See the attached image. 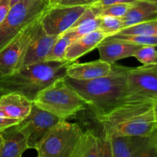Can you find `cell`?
<instances>
[{
    "label": "cell",
    "instance_id": "1",
    "mask_svg": "<svg viewBox=\"0 0 157 157\" xmlns=\"http://www.w3.org/2000/svg\"><path fill=\"white\" fill-rule=\"evenodd\" d=\"M126 67L113 64L111 73L91 80H77L66 76L64 81L75 90L93 112L102 116L127 101Z\"/></svg>",
    "mask_w": 157,
    "mask_h": 157
},
{
    "label": "cell",
    "instance_id": "2",
    "mask_svg": "<svg viewBox=\"0 0 157 157\" xmlns=\"http://www.w3.org/2000/svg\"><path fill=\"white\" fill-rule=\"evenodd\" d=\"M105 134L118 136H150L157 130L153 101H127L110 113L95 117Z\"/></svg>",
    "mask_w": 157,
    "mask_h": 157
},
{
    "label": "cell",
    "instance_id": "3",
    "mask_svg": "<svg viewBox=\"0 0 157 157\" xmlns=\"http://www.w3.org/2000/svg\"><path fill=\"white\" fill-rule=\"evenodd\" d=\"M70 61H44L24 65L0 78V97L11 93L23 95L33 102L38 93L60 78H65Z\"/></svg>",
    "mask_w": 157,
    "mask_h": 157
},
{
    "label": "cell",
    "instance_id": "4",
    "mask_svg": "<svg viewBox=\"0 0 157 157\" xmlns=\"http://www.w3.org/2000/svg\"><path fill=\"white\" fill-rule=\"evenodd\" d=\"M33 104L62 120L72 117L87 107L83 98L60 78L43 89L35 97Z\"/></svg>",
    "mask_w": 157,
    "mask_h": 157
},
{
    "label": "cell",
    "instance_id": "5",
    "mask_svg": "<svg viewBox=\"0 0 157 157\" xmlns=\"http://www.w3.org/2000/svg\"><path fill=\"white\" fill-rule=\"evenodd\" d=\"M50 5L49 0H20L11 6L0 26V50L29 25L41 18Z\"/></svg>",
    "mask_w": 157,
    "mask_h": 157
},
{
    "label": "cell",
    "instance_id": "6",
    "mask_svg": "<svg viewBox=\"0 0 157 157\" xmlns=\"http://www.w3.org/2000/svg\"><path fill=\"white\" fill-rule=\"evenodd\" d=\"M78 124L61 120L48 130L35 150L38 157H72L82 133Z\"/></svg>",
    "mask_w": 157,
    "mask_h": 157
},
{
    "label": "cell",
    "instance_id": "7",
    "mask_svg": "<svg viewBox=\"0 0 157 157\" xmlns=\"http://www.w3.org/2000/svg\"><path fill=\"white\" fill-rule=\"evenodd\" d=\"M41 18L29 25L0 50V78L11 75L22 67L26 52L38 30Z\"/></svg>",
    "mask_w": 157,
    "mask_h": 157
},
{
    "label": "cell",
    "instance_id": "8",
    "mask_svg": "<svg viewBox=\"0 0 157 157\" xmlns=\"http://www.w3.org/2000/svg\"><path fill=\"white\" fill-rule=\"evenodd\" d=\"M127 101H157V64L126 67Z\"/></svg>",
    "mask_w": 157,
    "mask_h": 157
},
{
    "label": "cell",
    "instance_id": "9",
    "mask_svg": "<svg viewBox=\"0 0 157 157\" xmlns=\"http://www.w3.org/2000/svg\"><path fill=\"white\" fill-rule=\"evenodd\" d=\"M61 118L33 104L29 114L16 127L25 136L29 149H36L41 140Z\"/></svg>",
    "mask_w": 157,
    "mask_h": 157
},
{
    "label": "cell",
    "instance_id": "10",
    "mask_svg": "<svg viewBox=\"0 0 157 157\" xmlns=\"http://www.w3.org/2000/svg\"><path fill=\"white\" fill-rule=\"evenodd\" d=\"M88 6L50 5L40 22L48 35H61L68 31Z\"/></svg>",
    "mask_w": 157,
    "mask_h": 157
},
{
    "label": "cell",
    "instance_id": "11",
    "mask_svg": "<svg viewBox=\"0 0 157 157\" xmlns=\"http://www.w3.org/2000/svg\"><path fill=\"white\" fill-rule=\"evenodd\" d=\"M108 137L112 157H156L152 135Z\"/></svg>",
    "mask_w": 157,
    "mask_h": 157
},
{
    "label": "cell",
    "instance_id": "12",
    "mask_svg": "<svg viewBox=\"0 0 157 157\" xmlns=\"http://www.w3.org/2000/svg\"><path fill=\"white\" fill-rule=\"evenodd\" d=\"M72 157H112L108 137L98 136L92 130L82 132Z\"/></svg>",
    "mask_w": 157,
    "mask_h": 157
},
{
    "label": "cell",
    "instance_id": "13",
    "mask_svg": "<svg viewBox=\"0 0 157 157\" xmlns=\"http://www.w3.org/2000/svg\"><path fill=\"white\" fill-rule=\"evenodd\" d=\"M141 46L112 36H107L98 44L97 48L99 52L100 59L113 64L121 59L133 57Z\"/></svg>",
    "mask_w": 157,
    "mask_h": 157
},
{
    "label": "cell",
    "instance_id": "14",
    "mask_svg": "<svg viewBox=\"0 0 157 157\" xmlns=\"http://www.w3.org/2000/svg\"><path fill=\"white\" fill-rule=\"evenodd\" d=\"M61 35H48L42 29L40 22L38 29L26 52L24 65L44 62Z\"/></svg>",
    "mask_w": 157,
    "mask_h": 157
},
{
    "label": "cell",
    "instance_id": "15",
    "mask_svg": "<svg viewBox=\"0 0 157 157\" xmlns=\"http://www.w3.org/2000/svg\"><path fill=\"white\" fill-rule=\"evenodd\" d=\"M113 64L101 59L86 63L71 62L67 67L66 76L77 80H91L109 75Z\"/></svg>",
    "mask_w": 157,
    "mask_h": 157
},
{
    "label": "cell",
    "instance_id": "16",
    "mask_svg": "<svg viewBox=\"0 0 157 157\" xmlns=\"http://www.w3.org/2000/svg\"><path fill=\"white\" fill-rule=\"evenodd\" d=\"M33 102L23 95L11 93L0 97V110L8 118L21 121L30 113Z\"/></svg>",
    "mask_w": 157,
    "mask_h": 157
},
{
    "label": "cell",
    "instance_id": "17",
    "mask_svg": "<svg viewBox=\"0 0 157 157\" xmlns=\"http://www.w3.org/2000/svg\"><path fill=\"white\" fill-rule=\"evenodd\" d=\"M0 135L2 141L0 157H21L29 149L25 136L16 125L0 132Z\"/></svg>",
    "mask_w": 157,
    "mask_h": 157
},
{
    "label": "cell",
    "instance_id": "18",
    "mask_svg": "<svg viewBox=\"0 0 157 157\" xmlns=\"http://www.w3.org/2000/svg\"><path fill=\"white\" fill-rule=\"evenodd\" d=\"M107 35L101 29H97L80 37L70 44L65 53V61L74 62L78 58L97 48Z\"/></svg>",
    "mask_w": 157,
    "mask_h": 157
},
{
    "label": "cell",
    "instance_id": "19",
    "mask_svg": "<svg viewBox=\"0 0 157 157\" xmlns=\"http://www.w3.org/2000/svg\"><path fill=\"white\" fill-rule=\"evenodd\" d=\"M122 18L124 29L157 18V6L145 0H138L132 4Z\"/></svg>",
    "mask_w": 157,
    "mask_h": 157
},
{
    "label": "cell",
    "instance_id": "20",
    "mask_svg": "<svg viewBox=\"0 0 157 157\" xmlns=\"http://www.w3.org/2000/svg\"><path fill=\"white\" fill-rule=\"evenodd\" d=\"M100 22L101 17L96 15L92 7L88 6L68 31L78 39L86 34L99 29Z\"/></svg>",
    "mask_w": 157,
    "mask_h": 157
},
{
    "label": "cell",
    "instance_id": "21",
    "mask_svg": "<svg viewBox=\"0 0 157 157\" xmlns=\"http://www.w3.org/2000/svg\"><path fill=\"white\" fill-rule=\"evenodd\" d=\"M75 40L76 38L70 31H67L62 34L46 58L45 61H65L66 51Z\"/></svg>",
    "mask_w": 157,
    "mask_h": 157
},
{
    "label": "cell",
    "instance_id": "22",
    "mask_svg": "<svg viewBox=\"0 0 157 157\" xmlns=\"http://www.w3.org/2000/svg\"><path fill=\"white\" fill-rule=\"evenodd\" d=\"M115 35H143L157 37V18L124 28Z\"/></svg>",
    "mask_w": 157,
    "mask_h": 157
},
{
    "label": "cell",
    "instance_id": "23",
    "mask_svg": "<svg viewBox=\"0 0 157 157\" xmlns=\"http://www.w3.org/2000/svg\"><path fill=\"white\" fill-rule=\"evenodd\" d=\"M133 3H118V4H113L110 6H104V7H92L98 16L101 17L104 15L109 16L117 17V18H123L127 11L131 7Z\"/></svg>",
    "mask_w": 157,
    "mask_h": 157
},
{
    "label": "cell",
    "instance_id": "24",
    "mask_svg": "<svg viewBox=\"0 0 157 157\" xmlns=\"http://www.w3.org/2000/svg\"><path fill=\"white\" fill-rule=\"evenodd\" d=\"M123 29H124V25L121 18L109 16V15L101 17L99 29L104 32L107 36L115 35Z\"/></svg>",
    "mask_w": 157,
    "mask_h": 157
},
{
    "label": "cell",
    "instance_id": "25",
    "mask_svg": "<svg viewBox=\"0 0 157 157\" xmlns=\"http://www.w3.org/2000/svg\"><path fill=\"white\" fill-rule=\"evenodd\" d=\"M144 65H150L157 63V48L154 45H142L133 55Z\"/></svg>",
    "mask_w": 157,
    "mask_h": 157
},
{
    "label": "cell",
    "instance_id": "26",
    "mask_svg": "<svg viewBox=\"0 0 157 157\" xmlns=\"http://www.w3.org/2000/svg\"><path fill=\"white\" fill-rule=\"evenodd\" d=\"M111 36L140 45H154L157 47V37L143 35H113Z\"/></svg>",
    "mask_w": 157,
    "mask_h": 157
},
{
    "label": "cell",
    "instance_id": "27",
    "mask_svg": "<svg viewBox=\"0 0 157 157\" xmlns=\"http://www.w3.org/2000/svg\"><path fill=\"white\" fill-rule=\"evenodd\" d=\"M99 0H58L55 4L60 6H90Z\"/></svg>",
    "mask_w": 157,
    "mask_h": 157
},
{
    "label": "cell",
    "instance_id": "28",
    "mask_svg": "<svg viewBox=\"0 0 157 157\" xmlns=\"http://www.w3.org/2000/svg\"><path fill=\"white\" fill-rule=\"evenodd\" d=\"M11 8V0H0V26L6 19Z\"/></svg>",
    "mask_w": 157,
    "mask_h": 157
},
{
    "label": "cell",
    "instance_id": "29",
    "mask_svg": "<svg viewBox=\"0 0 157 157\" xmlns=\"http://www.w3.org/2000/svg\"><path fill=\"white\" fill-rule=\"evenodd\" d=\"M19 123V121H16V120L10 119L8 118L2 113L0 110V132L3 131L4 130L7 129L8 127H10L12 126L16 125Z\"/></svg>",
    "mask_w": 157,
    "mask_h": 157
},
{
    "label": "cell",
    "instance_id": "30",
    "mask_svg": "<svg viewBox=\"0 0 157 157\" xmlns=\"http://www.w3.org/2000/svg\"><path fill=\"white\" fill-rule=\"evenodd\" d=\"M138 0H99L90 6L93 7H104V6H110L113 4H118V3H133Z\"/></svg>",
    "mask_w": 157,
    "mask_h": 157
},
{
    "label": "cell",
    "instance_id": "31",
    "mask_svg": "<svg viewBox=\"0 0 157 157\" xmlns=\"http://www.w3.org/2000/svg\"><path fill=\"white\" fill-rule=\"evenodd\" d=\"M152 137H153L155 154H156V157H157V130H156V131L152 134Z\"/></svg>",
    "mask_w": 157,
    "mask_h": 157
},
{
    "label": "cell",
    "instance_id": "32",
    "mask_svg": "<svg viewBox=\"0 0 157 157\" xmlns=\"http://www.w3.org/2000/svg\"><path fill=\"white\" fill-rule=\"evenodd\" d=\"M153 110H154L155 115H156V118L157 120V101H153Z\"/></svg>",
    "mask_w": 157,
    "mask_h": 157
},
{
    "label": "cell",
    "instance_id": "33",
    "mask_svg": "<svg viewBox=\"0 0 157 157\" xmlns=\"http://www.w3.org/2000/svg\"><path fill=\"white\" fill-rule=\"evenodd\" d=\"M145 1L150 2L153 3V4H155L157 6V0H145Z\"/></svg>",
    "mask_w": 157,
    "mask_h": 157
},
{
    "label": "cell",
    "instance_id": "34",
    "mask_svg": "<svg viewBox=\"0 0 157 157\" xmlns=\"http://www.w3.org/2000/svg\"><path fill=\"white\" fill-rule=\"evenodd\" d=\"M18 1H20V0H11V6H13V5L15 4L16 2H18Z\"/></svg>",
    "mask_w": 157,
    "mask_h": 157
},
{
    "label": "cell",
    "instance_id": "35",
    "mask_svg": "<svg viewBox=\"0 0 157 157\" xmlns=\"http://www.w3.org/2000/svg\"><path fill=\"white\" fill-rule=\"evenodd\" d=\"M58 1V0H49V2H50V4L51 5L55 4V3H56Z\"/></svg>",
    "mask_w": 157,
    "mask_h": 157
},
{
    "label": "cell",
    "instance_id": "36",
    "mask_svg": "<svg viewBox=\"0 0 157 157\" xmlns=\"http://www.w3.org/2000/svg\"><path fill=\"white\" fill-rule=\"evenodd\" d=\"M2 137H1V135H0V151H1V149H2Z\"/></svg>",
    "mask_w": 157,
    "mask_h": 157
},
{
    "label": "cell",
    "instance_id": "37",
    "mask_svg": "<svg viewBox=\"0 0 157 157\" xmlns=\"http://www.w3.org/2000/svg\"><path fill=\"white\" fill-rule=\"evenodd\" d=\"M156 64H157V63H156Z\"/></svg>",
    "mask_w": 157,
    "mask_h": 157
}]
</instances>
